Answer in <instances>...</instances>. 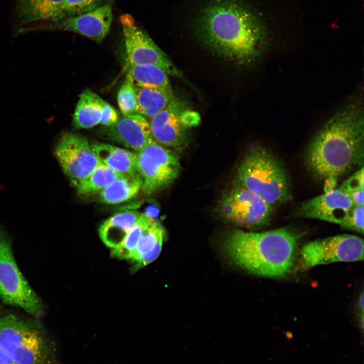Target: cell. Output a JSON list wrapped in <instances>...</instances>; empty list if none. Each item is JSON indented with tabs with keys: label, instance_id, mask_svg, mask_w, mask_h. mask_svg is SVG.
<instances>
[{
	"label": "cell",
	"instance_id": "f1b7e54d",
	"mask_svg": "<svg viewBox=\"0 0 364 364\" xmlns=\"http://www.w3.org/2000/svg\"><path fill=\"white\" fill-rule=\"evenodd\" d=\"M363 167H360L345 180L338 188L347 196L352 193L363 190Z\"/></svg>",
	"mask_w": 364,
	"mask_h": 364
},
{
	"label": "cell",
	"instance_id": "83f0119b",
	"mask_svg": "<svg viewBox=\"0 0 364 364\" xmlns=\"http://www.w3.org/2000/svg\"><path fill=\"white\" fill-rule=\"evenodd\" d=\"M363 206L354 205L339 224L342 228L363 234Z\"/></svg>",
	"mask_w": 364,
	"mask_h": 364
},
{
	"label": "cell",
	"instance_id": "603a6c76",
	"mask_svg": "<svg viewBox=\"0 0 364 364\" xmlns=\"http://www.w3.org/2000/svg\"><path fill=\"white\" fill-rule=\"evenodd\" d=\"M165 237L162 225L154 218L148 217L135 249L129 259L134 264L143 256L157 247H161Z\"/></svg>",
	"mask_w": 364,
	"mask_h": 364
},
{
	"label": "cell",
	"instance_id": "5bb4252c",
	"mask_svg": "<svg viewBox=\"0 0 364 364\" xmlns=\"http://www.w3.org/2000/svg\"><path fill=\"white\" fill-rule=\"evenodd\" d=\"M353 206L349 198L337 188L302 202L296 214L340 224Z\"/></svg>",
	"mask_w": 364,
	"mask_h": 364
},
{
	"label": "cell",
	"instance_id": "ac0fdd59",
	"mask_svg": "<svg viewBox=\"0 0 364 364\" xmlns=\"http://www.w3.org/2000/svg\"><path fill=\"white\" fill-rule=\"evenodd\" d=\"M142 213L135 210L116 213L100 225L99 233L105 244L114 248L119 246L134 226Z\"/></svg>",
	"mask_w": 364,
	"mask_h": 364
},
{
	"label": "cell",
	"instance_id": "52a82bcc",
	"mask_svg": "<svg viewBox=\"0 0 364 364\" xmlns=\"http://www.w3.org/2000/svg\"><path fill=\"white\" fill-rule=\"evenodd\" d=\"M214 210L226 222L252 229L270 222L273 207L258 195L234 184L222 195Z\"/></svg>",
	"mask_w": 364,
	"mask_h": 364
},
{
	"label": "cell",
	"instance_id": "4fadbf2b",
	"mask_svg": "<svg viewBox=\"0 0 364 364\" xmlns=\"http://www.w3.org/2000/svg\"><path fill=\"white\" fill-rule=\"evenodd\" d=\"M114 0H108L88 12L67 17L46 27L52 30L75 32L101 42L108 34L113 20Z\"/></svg>",
	"mask_w": 364,
	"mask_h": 364
},
{
	"label": "cell",
	"instance_id": "7a4b0ae2",
	"mask_svg": "<svg viewBox=\"0 0 364 364\" xmlns=\"http://www.w3.org/2000/svg\"><path fill=\"white\" fill-rule=\"evenodd\" d=\"M364 116L362 97H353L315 134L305 153L307 169L330 186L354 168L363 166Z\"/></svg>",
	"mask_w": 364,
	"mask_h": 364
},
{
	"label": "cell",
	"instance_id": "484cf974",
	"mask_svg": "<svg viewBox=\"0 0 364 364\" xmlns=\"http://www.w3.org/2000/svg\"><path fill=\"white\" fill-rule=\"evenodd\" d=\"M117 103L123 115L136 114V99L134 85L126 77L117 93Z\"/></svg>",
	"mask_w": 364,
	"mask_h": 364
},
{
	"label": "cell",
	"instance_id": "3957f363",
	"mask_svg": "<svg viewBox=\"0 0 364 364\" xmlns=\"http://www.w3.org/2000/svg\"><path fill=\"white\" fill-rule=\"evenodd\" d=\"M300 236L288 228L263 232L234 229L226 235L223 249L235 264L245 270L281 278L293 267Z\"/></svg>",
	"mask_w": 364,
	"mask_h": 364
},
{
	"label": "cell",
	"instance_id": "4dcf8cb0",
	"mask_svg": "<svg viewBox=\"0 0 364 364\" xmlns=\"http://www.w3.org/2000/svg\"><path fill=\"white\" fill-rule=\"evenodd\" d=\"M363 292L359 295L356 302V311L360 328L363 327Z\"/></svg>",
	"mask_w": 364,
	"mask_h": 364
},
{
	"label": "cell",
	"instance_id": "2e32d148",
	"mask_svg": "<svg viewBox=\"0 0 364 364\" xmlns=\"http://www.w3.org/2000/svg\"><path fill=\"white\" fill-rule=\"evenodd\" d=\"M64 0H17L16 14L23 23L56 22L64 18Z\"/></svg>",
	"mask_w": 364,
	"mask_h": 364
},
{
	"label": "cell",
	"instance_id": "d4e9b609",
	"mask_svg": "<svg viewBox=\"0 0 364 364\" xmlns=\"http://www.w3.org/2000/svg\"><path fill=\"white\" fill-rule=\"evenodd\" d=\"M148 219V216L145 213L141 214L123 242L118 247L111 249V254L114 257L119 259H129L137 245Z\"/></svg>",
	"mask_w": 364,
	"mask_h": 364
},
{
	"label": "cell",
	"instance_id": "5b68a950",
	"mask_svg": "<svg viewBox=\"0 0 364 364\" xmlns=\"http://www.w3.org/2000/svg\"><path fill=\"white\" fill-rule=\"evenodd\" d=\"M0 347L16 364H54L53 347L35 323L0 314Z\"/></svg>",
	"mask_w": 364,
	"mask_h": 364
},
{
	"label": "cell",
	"instance_id": "ba28073f",
	"mask_svg": "<svg viewBox=\"0 0 364 364\" xmlns=\"http://www.w3.org/2000/svg\"><path fill=\"white\" fill-rule=\"evenodd\" d=\"M135 154L141 190L146 195L166 188L180 173L181 164L178 156L154 140Z\"/></svg>",
	"mask_w": 364,
	"mask_h": 364
},
{
	"label": "cell",
	"instance_id": "4316f807",
	"mask_svg": "<svg viewBox=\"0 0 364 364\" xmlns=\"http://www.w3.org/2000/svg\"><path fill=\"white\" fill-rule=\"evenodd\" d=\"M105 0H64L65 18L93 11L104 4Z\"/></svg>",
	"mask_w": 364,
	"mask_h": 364
},
{
	"label": "cell",
	"instance_id": "9a60e30c",
	"mask_svg": "<svg viewBox=\"0 0 364 364\" xmlns=\"http://www.w3.org/2000/svg\"><path fill=\"white\" fill-rule=\"evenodd\" d=\"M107 138L138 152L154 140L149 122L139 114L123 115L114 124L106 126Z\"/></svg>",
	"mask_w": 364,
	"mask_h": 364
},
{
	"label": "cell",
	"instance_id": "8fae6325",
	"mask_svg": "<svg viewBox=\"0 0 364 364\" xmlns=\"http://www.w3.org/2000/svg\"><path fill=\"white\" fill-rule=\"evenodd\" d=\"M126 53L125 61L132 64L156 65L168 75L184 79V76L167 55L128 14L119 17Z\"/></svg>",
	"mask_w": 364,
	"mask_h": 364
},
{
	"label": "cell",
	"instance_id": "8992f818",
	"mask_svg": "<svg viewBox=\"0 0 364 364\" xmlns=\"http://www.w3.org/2000/svg\"><path fill=\"white\" fill-rule=\"evenodd\" d=\"M0 298L38 318L43 313L42 302L20 271L15 259L12 242L0 224Z\"/></svg>",
	"mask_w": 364,
	"mask_h": 364
},
{
	"label": "cell",
	"instance_id": "277c9868",
	"mask_svg": "<svg viewBox=\"0 0 364 364\" xmlns=\"http://www.w3.org/2000/svg\"><path fill=\"white\" fill-rule=\"evenodd\" d=\"M235 184L258 195L272 207L290 198V185L283 165L265 147H251L238 167Z\"/></svg>",
	"mask_w": 364,
	"mask_h": 364
},
{
	"label": "cell",
	"instance_id": "d6986e66",
	"mask_svg": "<svg viewBox=\"0 0 364 364\" xmlns=\"http://www.w3.org/2000/svg\"><path fill=\"white\" fill-rule=\"evenodd\" d=\"M106 103L91 90H84L73 114L74 127L77 129L88 128L100 124Z\"/></svg>",
	"mask_w": 364,
	"mask_h": 364
},
{
	"label": "cell",
	"instance_id": "e0dca14e",
	"mask_svg": "<svg viewBox=\"0 0 364 364\" xmlns=\"http://www.w3.org/2000/svg\"><path fill=\"white\" fill-rule=\"evenodd\" d=\"M91 145L101 163L120 174L140 179L135 153L106 143H95Z\"/></svg>",
	"mask_w": 364,
	"mask_h": 364
},
{
	"label": "cell",
	"instance_id": "f546056e",
	"mask_svg": "<svg viewBox=\"0 0 364 364\" xmlns=\"http://www.w3.org/2000/svg\"><path fill=\"white\" fill-rule=\"evenodd\" d=\"M116 110L108 103H106L100 124L109 126L115 123L119 119Z\"/></svg>",
	"mask_w": 364,
	"mask_h": 364
},
{
	"label": "cell",
	"instance_id": "30bf717a",
	"mask_svg": "<svg viewBox=\"0 0 364 364\" xmlns=\"http://www.w3.org/2000/svg\"><path fill=\"white\" fill-rule=\"evenodd\" d=\"M363 259V240L352 235L343 234L312 241L299 253V268L306 270L317 265Z\"/></svg>",
	"mask_w": 364,
	"mask_h": 364
},
{
	"label": "cell",
	"instance_id": "7c38bea8",
	"mask_svg": "<svg viewBox=\"0 0 364 364\" xmlns=\"http://www.w3.org/2000/svg\"><path fill=\"white\" fill-rule=\"evenodd\" d=\"M54 154L64 173L75 188L100 163L88 141L75 133L63 134L56 144Z\"/></svg>",
	"mask_w": 364,
	"mask_h": 364
},
{
	"label": "cell",
	"instance_id": "9c48e42d",
	"mask_svg": "<svg viewBox=\"0 0 364 364\" xmlns=\"http://www.w3.org/2000/svg\"><path fill=\"white\" fill-rule=\"evenodd\" d=\"M200 121L199 114L190 109L187 102L176 98L148 122L156 142L178 150L186 145L188 130Z\"/></svg>",
	"mask_w": 364,
	"mask_h": 364
},
{
	"label": "cell",
	"instance_id": "1f68e13d",
	"mask_svg": "<svg viewBox=\"0 0 364 364\" xmlns=\"http://www.w3.org/2000/svg\"><path fill=\"white\" fill-rule=\"evenodd\" d=\"M0 364H16L12 360L0 347Z\"/></svg>",
	"mask_w": 364,
	"mask_h": 364
},
{
	"label": "cell",
	"instance_id": "cb8c5ba5",
	"mask_svg": "<svg viewBox=\"0 0 364 364\" xmlns=\"http://www.w3.org/2000/svg\"><path fill=\"white\" fill-rule=\"evenodd\" d=\"M120 174L102 163L76 187L77 192L81 196H88L100 192L117 177Z\"/></svg>",
	"mask_w": 364,
	"mask_h": 364
},
{
	"label": "cell",
	"instance_id": "ffe728a7",
	"mask_svg": "<svg viewBox=\"0 0 364 364\" xmlns=\"http://www.w3.org/2000/svg\"><path fill=\"white\" fill-rule=\"evenodd\" d=\"M136 99V114L150 119L176 98L174 92L134 85Z\"/></svg>",
	"mask_w": 364,
	"mask_h": 364
},
{
	"label": "cell",
	"instance_id": "7402d4cb",
	"mask_svg": "<svg viewBox=\"0 0 364 364\" xmlns=\"http://www.w3.org/2000/svg\"><path fill=\"white\" fill-rule=\"evenodd\" d=\"M141 190L139 179L122 174L99 193V199L104 204H118L131 199Z\"/></svg>",
	"mask_w": 364,
	"mask_h": 364
},
{
	"label": "cell",
	"instance_id": "6da1fadb",
	"mask_svg": "<svg viewBox=\"0 0 364 364\" xmlns=\"http://www.w3.org/2000/svg\"><path fill=\"white\" fill-rule=\"evenodd\" d=\"M193 28L204 46L238 65L258 61L269 43L266 25L241 0H211L194 18Z\"/></svg>",
	"mask_w": 364,
	"mask_h": 364
},
{
	"label": "cell",
	"instance_id": "44dd1931",
	"mask_svg": "<svg viewBox=\"0 0 364 364\" xmlns=\"http://www.w3.org/2000/svg\"><path fill=\"white\" fill-rule=\"evenodd\" d=\"M126 77L133 85L152 87L173 92L168 75L160 67L152 64H132L125 61Z\"/></svg>",
	"mask_w": 364,
	"mask_h": 364
}]
</instances>
